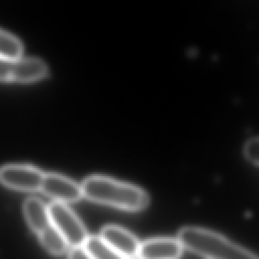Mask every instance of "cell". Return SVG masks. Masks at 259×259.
<instances>
[{
    "label": "cell",
    "mask_w": 259,
    "mask_h": 259,
    "mask_svg": "<svg viewBox=\"0 0 259 259\" xmlns=\"http://www.w3.org/2000/svg\"><path fill=\"white\" fill-rule=\"evenodd\" d=\"M81 188L86 198L127 211H140L150 202L149 194L141 187L106 176H89Z\"/></svg>",
    "instance_id": "obj_1"
},
{
    "label": "cell",
    "mask_w": 259,
    "mask_h": 259,
    "mask_svg": "<svg viewBox=\"0 0 259 259\" xmlns=\"http://www.w3.org/2000/svg\"><path fill=\"white\" fill-rule=\"evenodd\" d=\"M178 241L182 247L206 259H258L254 253L221 234L202 228H182Z\"/></svg>",
    "instance_id": "obj_2"
},
{
    "label": "cell",
    "mask_w": 259,
    "mask_h": 259,
    "mask_svg": "<svg viewBox=\"0 0 259 259\" xmlns=\"http://www.w3.org/2000/svg\"><path fill=\"white\" fill-rule=\"evenodd\" d=\"M48 208L52 225L63 236L68 246L83 247L88 234L77 214L66 203L58 201L52 202Z\"/></svg>",
    "instance_id": "obj_3"
},
{
    "label": "cell",
    "mask_w": 259,
    "mask_h": 259,
    "mask_svg": "<svg viewBox=\"0 0 259 259\" xmlns=\"http://www.w3.org/2000/svg\"><path fill=\"white\" fill-rule=\"evenodd\" d=\"M47 74L48 68L39 59L0 57V81L2 82L29 83L42 79Z\"/></svg>",
    "instance_id": "obj_4"
},
{
    "label": "cell",
    "mask_w": 259,
    "mask_h": 259,
    "mask_svg": "<svg viewBox=\"0 0 259 259\" xmlns=\"http://www.w3.org/2000/svg\"><path fill=\"white\" fill-rule=\"evenodd\" d=\"M44 174L30 165L10 164L0 168V182L15 190L36 191L40 189Z\"/></svg>",
    "instance_id": "obj_5"
},
{
    "label": "cell",
    "mask_w": 259,
    "mask_h": 259,
    "mask_svg": "<svg viewBox=\"0 0 259 259\" xmlns=\"http://www.w3.org/2000/svg\"><path fill=\"white\" fill-rule=\"evenodd\" d=\"M39 190L62 203L76 202L83 197L81 185L57 173H45Z\"/></svg>",
    "instance_id": "obj_6"
},
{
    "label": "cell",
    "mask_w": 259,
    "mask_h": 259,
    "mask_svg": "<svg viewBox=\"0 0 259 259\" xmlns=\"http://www.w3.org/2000/svg\"><path fill=\"white\" fill-rule=\"evenodd\" d=\"M99 237L123 258L132 259L138 257L141 243L127 230L118 226L108 225L102 228Z\"/></svg>",
    "instance_id": "obj_7"
},
{
    "label": "cell",
    "mask_w": 259,
    "mask_h": 259,
    "mask_svg": "<svg viewBox=\"0 0 259 259\" xmlns=\"http://www.w3.org/2000/svg\"><path fill=\"white\" fill-rule=\"evenodd\" d=\"M182 249L178 239H150L140 244L138 257L140 259H178Z\"/></svg>",
    "instance_id": "obj_8"
},
{
    "label": "cell",
    "mask_w": 259,
    "mask_h": 259,
    "mask_svg": "<svg viewBox=\"0 0 259 259\" xmlns=\"http://www.w3.org/2000/svg\"><path fill=\"white\" fill-rule=\"evenodd\" d=\"M23 212L29 228L36 234L52 225L48 206L37 197L31 196L24 201Z\"/></svg>",
    "instance_id": "obj_9"
},
{
    "label": "cell",
    "mask_w": 259,
    "mask_h": 259,
    "mask_svg": "<svg viewBox=\"0 0 259 259\" xmlns=\"http://www.w3.org/2000/svg\"><path fill=\"white\" fill-rule=\"evenodd\" d=\"M82 248L92 259H125L99 236H88Z\"/></svg>",
    "instance_id": "obj_10"
},
{
    "label": "cell",
    "mask_w": 259,
    "mask_h": 259,
    "mask_svg": "<svg viewBox=\"0 0 259 259\" xmlns=\"http://www.w3.org/2000/svg\"><path fill=\"white\" fill-rule=\"evenodd\" d=\"M38 238L44 248L54 255H62L67 251L68 244L53 225L40 232Z\"/></svg>",
    "instance_id": "obj_11"
},
{
    "label": "cell",
    "mask_w": 259,
    "mask_h": 259,
    "mask_svg": "<svg viewBox=\"0 0 259 259\" xmlns=\"http://www.w3.org/2000/svg\"><path fill=\"white\" fill-rule=\"evenodd\" d=\"M22 51V45L17 37L0 29V57L18 59L21 58Z\"/></svg>",
    "instance_id": "obj_12"
},
{
    "label": "cell",
    "mask_w": 259,
    "mask_h": 259,
    "mask_svg": "<svg viewBox=\"0 0 259 259\" xmlns=\"http://www.w3.org/2000/svg\"><path fill=\"white\" fill-rule=\"evenodd\" d=\"M244 155L251 163L258 165L259 161V142L257 138L249 140L244 147Z\"/></svg>",
    "instance_id": "obj_13"
},
{
    "label": "cell",
    "mask_w": 259,
    "mask_h": 259,
    "mask_svg": "<svg viewBox=\"0 0 259 259\" xmlns=\"http://www.w3.org/2000/svg\"><path fill=\"white\" fill-rule=\"evenodd\" d=\"M68 259H92V258L81 247V248H72V250L69 253Z\"/></svg>",
    "instance_id": "obj_14"
}]
</instances>
